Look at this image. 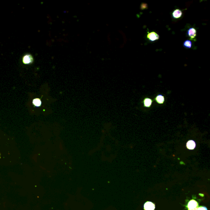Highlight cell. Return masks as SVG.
<instances>
[{
  "mask_svg": "<svg viewBox=\"0 0 210 210\" xmlns=\"http://www.w3.org/2000/svg\"><path fill=\"white\" fill-rule=\"evenodd\" d=\"M182 15V11L179 9H176L173 11L172 16L174 19H179Z\"/></svg>",
  "mask_w": 210,
  "mask_h": 210,
  "instance_id": "52a82bcc",
  "label": "cell"
},
{
  "mask_svg": "<svg viewBox=\"0 0 210 210\" xmlns=\"http://www.w3.org/2000/svg\"><path fill=\"white\" fill-rule=\"evenodd\" d=\"M22 62L25 64H30L34 62V58L32 55L27 53L22 57Z\"/></svg>",
  "mask_w": 210,
  "mask_h": 210,
  "instance_id": "6da1fadb",
  "label": "cell"
},
{
  "mask_svg": "<svg viewBox=\"0 0 210 210\" xmlns=\"http://www.w3.org/2000/svg\"><path fill=\"white\" fill-rule=\"evenodd\" d=\"M152 102H153L152 100L149 98H145L143 100L144 106L146 108H150L152 106Z\"/></svg>",
  "mask_w": 210,
  "mask_h": 210,
  "instance_id": "8992f818",
  "label": "cell"
},
{
  "mask_svg": "<svg viewBox=\"0 0 210 210\" xmlns=\"http://www.w3.org/2000/svg\"><path fill=\"white\" fill-rule=\"evenodd\" d=\"M155 99L156 102L159 104H162L165 102V97L161 95H158L155 98Z\"/></svg>",
  "mask_w": 210,
  "mask_h": 210,
  "instance_id": "9c48e42d",
  "label": "cell"
},
{
  "mask_svg": "<svg viewBox=\"0 0 210 210\" xmlns=\"http://www.w3.org/2000/svg\"><path fill=\"white\" fill-rule=\"evenodd\" d=\"M196 210H208V209H207L206 207L202 206L198 207V208L196 209Z\"/></svg>",
  "mask_w": 210,
  "mask_h": 210,
  "instance_id": "7c38bea8",
  "label": "cell"
},
{
  "mask_svg": "<svg viewBox=\"0 0 210 210\" xmlns=\"http://www.w3.org/2000/svg\"><path fill=\"white\" fill-rule=\"evenodd\" d=\"M186 147L187 148L190 150H193L196 147V144L195 141L190 140L187 142Z\"/></svg>",
  "mask_w": 210,
  "mask_h": 210,
  "instance_id": "ba28073f",
  "label": "cell"
},
{
  "mask_svg": "<svg viewBox=\"0 0 210 210\" xmlns=\"http://www.w3.org/2000/svg\"><path fill=\"white\" fill-rule=\"evenodd\" d=\"M192 43L191 41L186 40L183 42V46L186 48H190L192 47Z\"/></svg>",
  "mask_w": 210,
  "mask_h": 210,
  "instance_id": "30bf717a",
  "label": "cell"
},
{
  "mask_svg": "<svg viewBox=\"0 0 210 210\" xmlns=\"http://www.w3.org/2000/svg\"><path fill=\"white\" fill-rule=\"evenodd\" d=\"M145 210H154L155 205L154 203L150 201H147L144 205Z\"/></svg>",
  "mask_w": 210,
  "mask_h": 210,
  "instance_id": "5b68a950",
  "label": "cell"
},
{
  "mask_svg": "<svg viewBox=\"0 0 210 210\" xmlns=\"http://www.w3.org/2000/svg\"><path fill=\"white\" fill-rule=\"evenodd\" d=\"M188 207L189 210H196L198 208V203L195 200H190L188 202Z\"/></svg>",
  "mask_w": 210,
  "mask_h": 210,
  "instance_id": "3957f363",
  "label": "cell"
},
{
  "mask_svg": "<svg viewBox=\"0 0 210 210\" xmlns=\"http://www.w3.org/2000/svg\"><path fill=\"white\" fill-rule=\"evenodd\" d=\"M187 35H188L191 40H194L197 35V31L195 28H191L187 31Z\"/></svg>",
  "mask_w": 210,
  "mask_h": 210,
  "instance_id": "277c9868",
  "label": "cell"
},
{
  "mask_svg": "<svg viewBox=\"0 0 210 210\" xmlns=\"http://www.w3.org/2000/svg\"><path fill=\"white\" fill-rule=\"evenodd\" d=\"M32 104L35 106H40L41 104V100L38 98L34 99L32 100Z\"/></svg>",
  "mask_w": 210,
  "mask_h": 210,
  "instance_id": "8fae6325",
  "label": "cell"
},
{
  "mask_svg": "<svg viewBox=\"0 0 210 210\" xmlns=\"http://www.w3.org/2000/svg\"></svg>",
  "mask_w": 210,
  "mask_h": 210,
  "instance_id": "4fadbf2b",
  "label": "cell"
},
{
  "mask_svg": "<svg viewBox=\"0 0 210 210\" xmlns=\"http://www.w3.org/2000/svg\"><path fill=\"white\" fill-rule=\"evenodd\" d=\"M147 38L151 41H154L158 40L159 38V35L155 32H148L147 35Z\"/></svg>",
  "mask_w": 210,
  "mask_h": 210,
  "instance_id": "7a4b0ae2",
  "label": "cell"
}]
</instances>
